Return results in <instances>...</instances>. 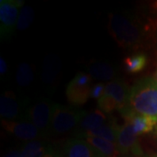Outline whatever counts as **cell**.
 Wrapping results in <instances>:
<instances>
[{
	"label": "cell",
	"instance_id": "cell-8",
	"mask_svg": "<svg viewBox=\"0 0 157 157\" xmlns=\"http://www.w3.org/2000/svg\"><path fill=\"white\" fill-rule=\"evenodd\" d=\"M52 107L53 103L52 101L43 99L34 103L27 110L26 118L42 134L50 130Z\"/></svg>",
	"mask_w": 157,
	"mask_h": 157
},
{
	"label": "cell",
	"instance_id": "cell-23",
	"mask_svg": "<svg viewBox=\"0 0 157 157\" xmlns=\"http://www.w3.org/2000/svg\"><path fill=\"white\" fill-rule=\"evenodd\" d=\"M4 157H22L21 155V151L17 150V149H11L10 151H8Z\"/></svg>",
	"mask_w": 157,
	"mask_h": 157
},
{
	"label": "cell",
	"instance_id": "cell-7",
	"mask_svg": "<svg viewBox=\"0 0 157 157\" xmlns=\"http://www.w3.org/2000/svg\"><path fill=\"white\" fill-rule=\"evenodd\" d=\"M116 146L119 153L121 155L143 156V151L138 140V135L135 133L133 125L129 121H125L123 126L120 127Z\"/></svg>",
	"mask_w": 157,
	"mask_h": 157
},
{
	"label": "cell",
	"instance_id": "cell-11",
	"mask_svg": "<svg viewBox=\"0 0 157 157\" xmlns=\"http://www.w3.org/2000/svg\"><path fill=\"white\" fill-rule=\"evenodd\" d=\"M125 121H129L133 125L134 131L137 135L147 134L154 130L157 124L156 118L138 114L135 113H121Z\"/></svg>",
	"mask_w": 157,
	"mask_h": 157
},
{
	"label": "cell",
	"instance_id": "cell-28",
	"mask_svg": "<svg viewBox=\"0 0 157 157\" xmlns=\"http://www.w3.org/2000/svg\"><path fill=\"white\" fill-rule=\"evenodd\" d=\"M155 80L157 81V71H156V73H155Z\"/></svg>",
	"mask_w": 157,
	"mask_h": 157
},
{
	"label": "cell",
	"instance_id": "cell-21",
	"mask_svg": "<svg viewBox=\"0 0 157 157\" xmlns=\"http://www.w3.org/2000/svg\"><path fill=\"white\" fill-rule=\"evenodd\" d=\"M34 19L33 9L29 6H25L19 11V15L17 17V26L16 28L21 32L25 31L31 26Z\"/></svg>",
	"mask_w": 157,
	"mask_h": 157
},
{
	"label": "cell",
	"instance_id": "cell-3",
	"mask_svg": "<svg viewBox=\"0 0 157 157\" xmlns=\"http://www.w3.org/2000/svg\"><path fill=\"white\" fill-rule=\"evenodd\" d=\"M86 112L74 107H66L53 103L50 131L55 136H64L78 127Z\"/></svg>",
	"mask_w": 157,
	"mask_h": 157
},
{
	"label": "cell",
	"instance_id": "cell-19",
	"mask_svg": "<svg viewBox=\"0 0 157 157\" xmlns=\"http://www.w3.org/2000/svg\"><path fill=\"white\" fill-rule=\"evenodd\" d=\"M147 57L143 52H136L124 59V67L128 73H137L146 67Z\"/></svg>",
	"mask_w": 157,
	"mask_h": 157
},
{
	"label": "cell",
	"instance_id": "cell-2",
	"mask_svg": "<svg viewBox=\"0 0 157 157\" xmlns=\"http://www.w3.org/2000/svg\"><path fill=\"white\" fill-rule=\"evenodd\" d=\"M107 27L119 46L136 50L142 45L144 33L137 18L124 14L111 13Z\"/></svg>",
	"mask_w": 157,
	"mask_h": 157
},
{
	"label": "cell",
	"instance_id": "cell-26",
	"mask_svg": "<svg viewBox=\"0 0 157 157\" xmlns=\"http://www.w3.org/2000/svg\"><path fill=\"white\" fill-rule=\"evenodd\" d=\"M114 157H143V156H135V155H121V154H119L116 156Z\"/></svg>",
	"mask_w": 157,
	"mask_h": 157
},
{
	"label": "cell",
	"instance_id": "cell-6",
	"mask_svg": "<svg viewBox=\"0 0 157 157\" xmlns=\"http://www.w3.org/2000/svg\"><path fill=\"white\" fill-rule=\"evenodd\" d=\"M25 6L20 0L0 1V35L2 39L11 37L17 26L19 11Z\"/></svg>",
	"mask_w": 157,
	"mask_h": 157
},
{
	"label": "cell",
	"instance_id": "cell-29",
	"mask_svg": "<svg viewBox=\"0 0 157 157\" xmlns=\"http://www.w3.org/2000/svg\"><path fill=\"white\" fill-rule=\"evenodd\" d=\"M156 157H157V156H156Z\"/></svg>",
	"mask_w": 157,
	"mask_h": 157
},
{
	"label": "cell",
	"instance_id": "cell-9",
	"mask_svg": "<svg viewBox=\"0 0 157 157\" xmlns=\"http://www.w3.org/2000/svg\"><path fill=\"white\" fill-rule=\"evenodd\" d=\"M1 124L6 132L14 135L19 140L27 141L38 140V138L41 137L40 135H43L32 122L2 120Z\"/></svg>",
	"mask_w": 157,
	"mask_h": 157
},
{
	"label": "cell",
	"instance_id": "cell-1",
	"mask_svg": "<svg viewBox=\"0 0 157 157\" xmlns=\"http://www.w3.org/2000/svg\"><path fill=\"white\" fill-rule=\"evenodd\" d=\"M121 113H135L157 119V81L150 78H140L129 89L127 106Z\"/></svg>",
	"mask_w": 157,
	"mask_h": 157
},
{
	"label": "cell",
	"instance_id": "cell-25",
	"mask_svg": "<svg viewBox=\"0 0 157 157\" xmlns=\"http://www.w3.org/2000/svg\"><path fill=\"white\" fill-rule=\"evenodd\" d=\"M56 156H57V153L52 149V150H51L49 153H47L44 157H56Z\"/></svg>",
	"mask_w": 157,
	"mask_h": 157
},
{
	"label": "cell",
	"instance_id": "cell-10",
	"mask_svg": "<svg viewBox=\"0 0 157 157\" xmlns=\"http://www.w3.org/2000/svg\"><path fill=\"white\" fill-rule=\"evenodd\" d=\"M64 157H102L86 140L72 138L63 148Z\"/></svg>",
	"mask_w": 157,
	"mask_h": 157
},
{
	"label": "cell",
	"instance_id": "cell-24",
	"mask_svg": "<svg viewBox=\"0 0 157 157\" xmlns=\"http://www.w3.org/2000/svg\"><path fill=\"white\" fill-rule=\"evenodd\" d=\"M7 64H6V61L5 60V59L3 58H0V73L2 75L6 74V72H7Z\"/></svg>",
	"mask_w": 157,
	"mask_h": 157
},
{
	"label": "cell",
	"instance_id": "cell-22",
	"mask_svg": "<svg viewBox=\"0 0 157 157\" xmlns=\"http://www.w3.org/2000/svg\"><path fill=\"white\" fill-rule=\"evenodd\" d=\"M105 85L103 84L102 82H98L96 83L91 90V98H94V99H100L102 94H104V91H105Z\"/></svg>",
	"mask_w": 157,
	"mask_h": 157
},
{
	"label": "cell",
	"instance_id": "cell-20",
	"mask_svg": "<svg viewBox=\"0 0 157 157\" xmlns=\"http://www.w3.org/2000/svg\"><path fill=\"white\" fill-rule=\"evenodd\" d=\"M34 73L33 67L28 63H21L17 70L16 80L17 85L21 87H25L32 84L33 81Z\"/></svg>",
	"mask_w": 157,
	"mask_h": 157
},
{
	"label": "cell",
	"instance_id": "cell-4",
	"mask_svg": "<svg viewBox=\"0 0 157 157\" xmlns=\"http://www.w3.org/2000/svg\"><path fill=\"white\" fill-rule=\"evenodd\" d=\"M128 86L121 79L109 81L104 94L98 100V107L105 113H110L114 110H121L127 106L129 94Z\"/></svg>",
	"mask_w": 157,
	"mask_h": 157
},
{
	"label": "cell",
	"instance_id": "cell-12",
	"mask_svg": "<svg viewBox=\"0 0 157 157\" xmlns=\"http://www.w3.org/2000/svg\"><path fill=\"white\" fill-rule=\"evenodd\" d=\"M110 117H107V114L99 108L86 113L77 128V138H79L83 134L88 131L100 128L101 126L107 123Z\"/></svg>",
	"mask_w": 157,
	"mask_h": 157
},
{
	"label": "cell",
	"instance_id": "cell-13",
	"mask_svg": "<svg viewBox=\"0 0 157 157\" xmlns=\"http://www.w3.org/2000/svg\"><path fill=\"white\" fill-rule=\"evenodd\" d=\"M21 109L20 102L14 93L7 91L0 98V114L6 121H12L18 116Z\"/></svg>",
	"mask_w": 157,
	"mask_h": 157
},
{
	"label": "cell",
	"instance_id": "cell-27",
	"mask_svg": "<svg viewBox=\"0 0 157 157\" xmlns=\"http://www.w3.org/2000/svg\"><path fill=\"white\" fill-rule=\"evenodd\" d=\"M56 157H63L61 155H59V154H58V153H57V156Z\"/></svg>",
	"mask_w": 157,
	"mask_h": 157
},
{
	"label": "cell",
	"instance_id": "cell-5",
	"mask_svg": "<svg viewBox=\"0 0 157 157\" xmlns=\"http://www.w3.org/2000/svg\"><path fill=\"white\" fill-rule=\"evenodd\" d=\"M91 78L88 73H78L68 83L66 96L68 102L75 107L84 105L91 97Z\"/></svg>",
	"mask_w": 157,
	"mask_h": 157
},
{
	"label": "cell",
	"instance_id": "cell-16",
	"mask_svg": "<svg viewBox=\"0 0 157 157\" xmlns=\"http://www.w3.org/2000/svg\"><path fill=\"white\" fill-rule=\"evenodd\" d=\"M88 74L96 80H111L115 76V70L111 65L104 62L94 61L88 66Z\"/></svg>",
	"mask_w": 157,
	"mask_h": 157
},
{
	"label": "cell",
	"instance_id": "cell-15",
	"mask_svg": "<svg viewBox=\"0 0 157 157\" xmlns=\"http://www.w3.org/2000/svg\"><path fill=\"white\" fill-rule=\"evenodd\" d=\"M61 69V63L59 59L51 54L46 57L42 70V80L47 85H52L57 80Z\"/></svg>",
	"mask_w": 157,
	"mask_h": 157
},
{
	"label": "cell",
	"instance_id": "cell-14",
	"mask_svg": "<svg viewBox=\"0 0 157 157\" xmlns=\"http://www.w3.org/2000/svg\"><path fill=\"white\" fill-rule=\"evenodd\" d=\"M119 129H120V126H118V124L115 122V120L113 117H110L107 123H105L94 130L85 133L79 138L85 139L86 137H93V136L100 137V138H103L105 140H109L113 143L116 144Z\"/></svg>",
	"mask_w": 157,
	"mask_h": 157
},
{
	"label": "cell",
	"instance_id": "cell-18",
	"mask_svg": "<svg viewBox=\"0 0 157 157\" xmlns=\"http://www.w3.org/2000/svg\"><path fill=\"white\" fill-rule=\"evenodd\" d=\"M51 150V147L46 142L38 139L25 143L20 151L22 157H44Z\"/></svg>",
	"mask_w": 157,
	"mask_h": 157
},
{
	"label": "cell",
	"instance_id": "cell-17",
	"mask_svg": "<svg viewBox=\"0 0 157 157\" xmlns=\"http://www.w3.org/2000/svg\"><path fill=\"white\" fill-rule=\"evenodd\" d=\"M85 140L102 157H114L120 154L115 143H113L103 138L93 136V137H86Z\"/></svg>",
	"mask_w": 157,
	"mask_h": 157
}]
</instances>
